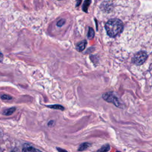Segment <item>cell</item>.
I'll list each match as a JSON object with an SVG mask.
<instances>
[{"label": "cell", "mask_w": 152, "mask_h": 152, "mask_svg": "<svg viewBox=\"0 0 152 152\" xmlns=\"http://www.w3.org/2000/svg\"><path fill=\"white\" fill-rule=\"evenodd\" d=\"M123 23L119 19H111L105 24V28L108 35L110 37H115L123 30Z\"/></svg>", "instance_id": "obj_1"}, {"label": "cell", "mask_w": 152, "mask_h": 152, "mask_svg": "<svg viewBox=\"0 0 152 152\" xmlns=\"http://www.w3.org/2000/svg\"><path fill=\"white\" fill-rule=\"evenodd\" d=\"M147 54L144 51H140L137 53L132 58V62L138 65H142L147 59Z\"/></svg>", "instance_id": "obj_2"}, {"label": "cell", "mask_w": 152, "mask_h": 152, "mask_svg": "<svg viewBox=\"0 0 152 152\" xmlns=\"http://www.w3.org/2000/svg\"><path fill=\"white\" fill-rule=\"evenodd\" d=\"M103 99L109 103H113L116 106L119 107L120 106V103L119 102V100L118 97L112 93L108 92L106 93H104L102 96Z\"/></svg>", "instance_id": "obj_3"}, {"label": "cell", "mask_w": 152, "mask_h": 152, "mask_svg": "<svg viewBox=\"0 0 152 152\" xmlns=\"http://www.w3.org/2000/svg\"><path fill=\"white\" fill-rule=\"evenodd\" d=\"M87 44V42L86 40H83L80 42L76 46V49H77V50L78 51H83L86 46Z\"/></svg>", "instance_id": "obj_4"}, {"label": "cell", "mask_w": 152, "mask_h": 152, "mask_svg": "<svg viewBox=\"0 0 152 152\" xmlns=\"http://www.w3.org/2000/svg\"><path fill=\"white\" fill-rule=\"evenodd\" d=\"M22 152H42L40 150L31 147V146H27L23 148Z\"/></svg>", "instance_id": "obj_5"}, {"label": "cell", "mask_w": 152, "mask_h": 152, "mask_svg": "<svg viewBox=\"0 0 152 152\" xmlns=\"http://www.w3.org/2000/svg\"><path fill=\"white\" fill-rule=\"evenodd\" d=\"M110 149V145L109 144H106L103 145L97 152H107Z\"/></svg>", "instance_id": "obj_6"}, {"label": "cell", "mask_w": 152, "mask_h": 152, "mask_svg": "<svg viewBox=\"0 0 152 152\" xmlns=\"http://www.w3.org/2000/svg\"><path fill=\"white\" fill-rule=\"evenodd\" d=\"M91 3V0H86L83 4V10L84 12H87V10H88V7L89 6V5Z\"/></svg>", "instance_id": "obj_7"}, {"label": "cell", "mask_w": 152, "mask_h": 152, "mask_svg": "<svg viewBox=\"0 0 152 152\" xmlns=\"http://www.w3.org/2000/svg\"><path fill=\"white\" fill-rule=\"evenodd\" d=\"M90 144L88 143H83V144H81L79 148H78V151H83V150H86L87 148H88L89 147H90Z\"/></svg>", "instance_id": "obj_8"}, {"label": "cell", "mask_w": 152, "mask_h": 152, "mask_svg": "<svg viewBox=\"0 0 152 152\" xmlns=\"http://www.w3.org/2000/svg\"><path fill=\"white\" fill-rule=\"evenodd\" d=\"M15 110V107H11V108H10L7 110H5L4 112V115H10L11 114H12Z\"/></svg>", "instance_id": "obj_9"}, {"label": "cell", "mask_w": 152, "mask_h": 152, "mask_svg": "<svg viewBox=\"0 0 152 152\" xmlns=\"http://www.w3.org/2000/svg\"><path fill=\"white\" fill-rule=\"evenodd\" d=\"M48 107L50 108H53V109H59V110H64V108L62 106L59 105V104H54V105H49L48 106Z\"/></svg>", "instance_id": "obj_10"}, {"label": "cell", "mask_w": 152, "mask_h": 152, "mask_svg": "<svg viewBox=\"0 0 152 152\" xmlns=\"http://www.w3.org/2000/svg\"><path fill=\"white\" fill-rule=\"evenodd\" d=\"M88 39H92L93 38L94 36V31L93 30V29L92 28H89L88 30Z\"/></svg>", "instance_id": "obj_11"}, {"label": "cell", "mask_w": 152, "mask_h": 152, "mask_svg": "<svg viewBox=\"0 0 152 152\" xmlns=\"http://www.w3.org/2000/svg\"><path fill=\"white\" fill-rule=\"evenodd\" d=\"M65 23V20L62 19V20H60L58 23H57V26H62Z\"/></svg>", "instance_id": "obj_12"}, {"label": "cell", "mask_w": 152, "mask_h": 152, "mask_svg": "<svg viewBox=\"0 0 152 152\" xmlns=\"http://www.w3.org/2000/svg\"><path fill=\"white\" fill-rule=\"evenodd\" d=\"M2 99H5V100H10V99H11L12 97L10 96H7V95H3L2 96Z\"/></svg>", "instance_id": "obj_13"}, {"label": "cell", "mask_w": 152, "mask_h": 152, "mask_svg": "<svg viewBox=\"0 0 152 152\" xmlns=\"http://www.w3.org/2000/svg\"><path fill=\"white\" fill-rule=\"evenodd\" d=\"M81 2V0H77V3H76V7H78L80 5V4Z\"/></svg>", "instance_id": "obj_14"}, {"label": "cell", "mask_w": 152, "mask_h": 152, "mask_svg": "<svg viewBox=\"0 0 152 152\" xmlns=\"http://www.w3.org/2000/svg\"><path fill=\"white\" fill-rule=\"evenodd\" d=\"M2 59H3V55L1 52H0V62L2 61Z\"/></svg>", "instance_id": "obj_15"}, {"label": "cell", "mask_w": 152, "mask_h": 152, "mask_svg": "<svg viewBox=\"0 0 152 152\" xmlns=\"http://www.w3.org/2000/svg\"><path fill=\"white\" fill-rule=\"evenodd\" d=\"M58 151H59V152H67V151H66L65 150H64V149H61V148H58Z\"/></svg>", "instance_id": "obj_16"}, {"label": "cell", "mask_w": 152, "mask_h": 152, "mask_svg": "<svg viewBox=\"0 0 152 152\" xmlns=\"http://www.w3.org/2000/svg\"><path fill=\"white\" fill-rule=\"evenodd\" d=\"M12 152H17V151H13Z\"/></svg>", "instance_id": "obj_17"}, {"label": "cell", "mask_w": 152, "mask_h": 152, "mask_svg": "<svg viewBox=\"0 0 152 152\" xmlns=\"http://www.w3.org/2000/svg\"><path fill=\"white\" fill-rule=\"evenodd\" d=\"M117 152H120V151H117Z\"/></svg>", "instance_id": "obj_18"}]
</instances>
